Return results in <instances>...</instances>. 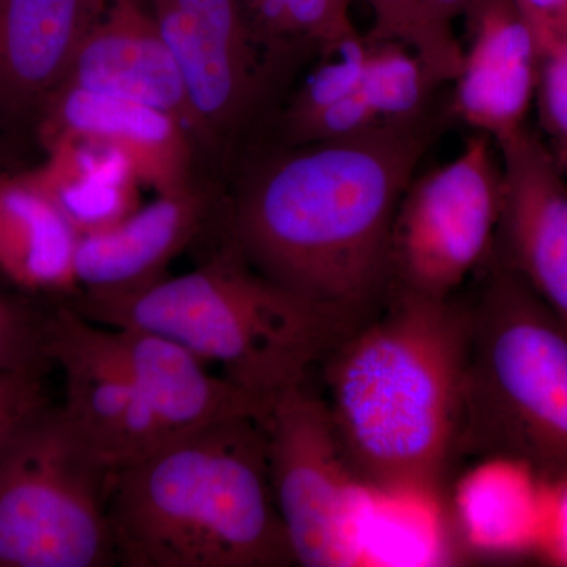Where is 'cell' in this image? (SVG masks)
Instances as JSON below:
<instances>
[{
    "label": "cell",
    "instance_id": "cell-28",
    "mask_svg": "<svg viewBox=\"0 0 567 567\" xmlns=\"http://www.w3.org/2000/svg\"><path fill=\"white\" fill-rule=\"evenodd\" d=\"M241 6L245 7V10H248L249 7H252L254 3L259 2V0H240Z\"/></svg>",
    "mask_w": 567,
    "mask_h": 567
},
{
    "label": "cell",
    "instance_id": "cell-21",
    "mask_svg": "<svg viewBox=\"0 0 567 567\" xmlns=\"http://www.w3.org/2000/svg\"><path fill=\"white\" fill-rule=\"evenodd\" d=\"M52 301L0 289V375L43 377L50 371Z\"/></svg>",
    "mask_w": 567,
    "mask_h": 567
},
{
    "label": "cell",
    "instance_id": "cell-17",
    "mask_svg": "<svg viewBox=\"0 0 567 567\" xmlns=\"http://www.w3.org/2000/svg\"><path fill=\"white\" fill-rule=\"evenodd\" d=\"M107 328L167 439L237 417L264 420L274 404L213 375L204 360L173 339Z\"/></svg>",
    "mask_w": 567,
    "mask_h": 567
},
{
    "label": "cell",
    "instance_id": "cell-15",
    "mask_svg": "<svg viewBox=\"0 0 567 567\" xmlns=\"http://www.w3.org/2000/svg\"><path fill=\"white\" fill-rule=\"evenodd\" d=\"M63 84L158 107L193 134L181 71L147 0H87Z\"/></svg>",
    "mask_w": 567,
    "mask_h": 567
},
{
    "label": "cell",
    "instance_id": "cell-26",
    "mask_svg": "<svg viewBox=\"0 0 567 567\" xmlns=\"http://www.w3.org/2000/svg\"><path fill=\"white\" fill-rule=\"evenodd\" d=\"M529 20L567 35V0H517Z\"/></svg>",
    "mask_w": 567,
    "mask_h": 567
},
{
    "label": "cell",
    "instance_id": "cell-9",
    "mask_svg": "<svg viewBox=\"0 0 567 567\" xmlns=\"http://www.w3.org/2000/svg\"><path fill=\"white\" fill-rule=\"evenodd\" d=\"M495 148L475 133L456 158L410 182L394 219L393 289L454 297L492 256L502 213Z\"/></svg>",
    "mask_w": 567,
    "mask_h": 567
},
{
    "label": "cell",
    "instance_id": "cell-4",
    "mask_svg": "<svg viewBox=\"0 0 567 567\" xmlns=\"http://www.w3.org/2000/svg\"><path fill=\"white\" fill-rule=\"evenodd\" d=\"M69 303L92 322L152 331L265 401L303 385L331 347L349 334L336 320L267 281L221 240L210 259L134 292Z\"/></svg>",
    "mask_w": 567,
    "mask_h": 567
},
{
    "label": "cell",
    "instance_id": "cell-3",
    "mask_svg": "<svg viewBox=\"0 0 567 567\" xmlns=\"http://www.w3.org/2000/svg\"><path fill=\"white\" fill-rule=\"evenodd\" d=\"M260 421L237 417L171 436L115 470L107 506L115 565H297Z\"/></svg>",
    "mask_w": 567,
    "mask_h": 567
},
{
    "label": "cell",
    "instance_id": "cell-27",
    "mask_svg": "<svg viewBox=\"0 0 567 567\" xmlns=\"http://www.w3.org/2000/svg\"><path fill=\"white\" fill-rule=\"evenodd\" d=\"M18 155H21L20 147L0 134V173L9 169H22Z\"/></svg>",
    "mask_w": 567,
    "mask_h": 567
},
{
    "label": "cell",
    "instance_id": "cell-13",
    "mask_svg": "<svg viewBox=\"0 0 567 567\" xmlns=\"http://www.w3.org/2000/svg\"><path fill=\"white\" fill-rule=\"evenodd\" d=\"M464 17L468 41L447 111L496 144L527 126L535 106V31L517 0H473Z\"/></svg>",
    "mask_w": 567,
    "mask_h": 567
},
{
    "label": "cell",
    "instance_id": "cell-19",
    "mask_svg": "<svg viewBox=\"0 0 567 567\" xmlns=\"http://www.w3.org/2000/svg\"><path fill=\"white\" fill-rule=\"evenodd\" d=\"M43 152L44 162L28 173L80 237L102 233L141 207L144 185L132 159L117 148L69 137Z\"/></svg>",
    "mask_w": 567,
    "mask_h": 567
},
{
    "label": "cell",
    "instance_id": "cell-5",
    "mask_svg": "<svg viewBox=\"0 0 567 567\" xmlns=\"http://www.w3.org/2000/svg\"><path fill=\"white\" fill-rule=\"evenodd\" d=\"M472 305L456 450L567 481V323L495 257Z\"/></svg>",
    "mask_w": 567,
    "mask_h": 567
},
{
    "label": "cell",
    "instance_id": "cell-24",
    "mask_svg": "<svg viewBox=\"0 0 567 567\" xmlns=\"http://www.w3.org/2000/svg\"><path fill=\"white\" fill-rule=\"evenodd\" d=\"M473 0H423L424 22L434 47L436 66L443 84L456 80L462 65V44L454 35L453 22L464 17Z\"/></svg>",
    "mask_w": 567,
    "mask_h": 567
},
{
    "label": "cell",
    "instance_id": "cell-11",
    "mask_svg": "<svg viewBox=\"0 0 567 567\" xmlns=\"http://www.w3.org/2000/svg\"><path fill=\"white\" fill-rule=\"evenodd\" d=\"M495 145L502 213L494 254L567 323V175L529 125Z\"/></svg>",
    "mask_w": 567,
    "mask_h": 567
},
{
    "label": "cell",
    "instance_id": "cell-22",
    "mask_svg": "<svg viewBox=\"0 0 567 567\" xmlns=\"http://www.w3.org/2000/svg\"><path fill=\"white\" fill-rule=\"evenodd\" d=\"M528 21L537 43L535 107L539 133L567 175V35Z\"/></svg>",
    "mask_w": 567,
    "mask_h": 567
},
{
    "label": "cell",
    "instance_id": "cell-20",
    "mask_svg": "<svg viewBox=\"0 0 567 567\" xmlns=\"http://www.w3.org/2000/svg\"><path fill=\"white\" fill-rule=\"evenodd\" d=\"M439 87L415 52L395 41L377 40L371 66L350 95L270 144H308L416 121L432 111Z\"/></svg>",
    "mask_w": 567,
    "mask_h": 567
},
{
    "label": "cell",
    "instance_id": "cell-25",
    "mask_svg": "<svg viewBox=\"0 0 567 567\" xmlns=\"http://www.w3.org/2000/svg\"><path fill=\"white\" fill-rule=\"evenodd\" d=\"M47 402L43 377L0 375V445L25 416Z\"/></svg>",
    "mask_w": 567,
    "mask_h": 567
},
{
    "label": "cell",
    "instance_id": "cell-23",
    "mask_svg": "<svg viewBox=\"0 0 567 567\" xmlns=\"http://www.w3.org/2000/svg\"><path fill=\"white\" fill-rule=\"evenodd\" d=\"M372 11L371 39L395 41L415 52L440 85L435 51L424 22L423 0H365Z\"/></svg>",
    "mask_w": 567,
    "mask_h": 567
},
{
    "label": "cell",
    "instance_id": "cell-2",
    "mask_svg": "<svg viewBox=\"0 0 567 567\" xmlns=\"http://www.w3.org/2000/svg\"><path fill=\"white\" fill-rule=\"evenodd\" d=\"M472 305L391 290L319 364L339 442L364 487L431 492L456 451Z\"/></svg>",
    "mask_w": 567,
    "mask_h": 567
},
{
    "label": "cell",
    "instance_id": "cell-18",
    "mask_svg": "<svg viewBox=\"0 0 567 567\" xmlns=\"http://www.w3.org/2000/svg\"><path fill=\"white\" fill-rule=\"evenodd\" d=\"M78 244L80 234L28 169L0 173V276L11 289L47 301L76 297Z\"/></svg>",
    "mask_w": 567,
    "mask_h": 567
},
{
    "label": "cell",
    "instance_id": "cell-14",
    "mask_svg": "<svg viewBox=\"0 0 567 567\" xmlns=\"http://www.w3.org/2000/svg\"><path fill=\"white\" fill-rule=\"evenodd\" d=\"M69 137L125 153L142 185L156 194L178 192L199 178L200 153L188 126L145 103L63 84L41 112L33 142L44 151Z\"/></svg>",
    "mask_w": 567,
    "mask_h": 567
},
{
    "label": "cell",
    "instance_id": "cell-8",
    "mask_svg": "<svg viewBox=\"0 0 567 567\" xmlns=\"http://www.w3.org/2000/svg\"><path fill=\"white\" fill-rule=\"evenodd\" d=\"M262 423L276 505L295 563L347 567L363 557L360 492L322 393L311 383L279 394Z\"/></svg>",
    "mask_w": 567,
    "mask_h": 567
},
{
    "label": "cell",
    "instance_id": "cell-12",
    "mask_svg": "<svg viewBox=\"0 0 567 567\" xmlns=\"http://www.w3.org/2000/svg\"><path fill=\"white\" fill-rule=\"evenodd\" d=\"M223 197L197 178L178 192L156 194L102 233L82 235L74 259L80 293L112 297L159 281L175 257L221 219Z\"/></svg>",
    "mask_w": 567,
    "mask_h": 567
},
{
    "label": "cell",
    "instance_id": "cell-1",
    "mask_svg": "<svg viewBox=\"0 0 567 567\" xmlns=\"http://www.w3.org/2000/svg\"><path fill=\"white\" fill-rule=\"evenodd\" d=\"M450 117L252 151L224 196L221 240L352 333L393 290L395 213Z\"/></svg>",
    "mask_w": 567,
    "mask_h": 567
},
{
    "label": "cell",
    "instance_id": "cell-7",
    "mask_svg": "<svg viewBox=\"0 0 567 567\" xmlns=\"http://www.w3.org/2000/svg\"><path fill=\"white\" fill-rule=\"evenodd\" d=\"M181 71L193 136L208 159H235L264 117L293 52L256 32L240 0H147Z\"/></svg>",
    "mask_w": 567,
    "mask_h": 567
},
{
    "label": "cell",
    "instance_id": "cell-16",
    "mask_svg": "<svg viewBox=\"0 0 567 567\" xmlns=\"http://www.w3.org/2000/svg\"><path fill=\"white\" fill-rule=\"evenodd\" d=\"M87 0H0V134L21 147L58 92Z\"/></svg>",
    "mask_w": 567,
    "mask_h": 567
},
{
    "label": "cell",
    "instance_id": "cell-6",
    "mask_svg": "<svg viewBox=\"0 0 567 567\" xmlns=\"http://www.w3.org/2000/svg\"><path fill=\"white\" fill-rule=\"evenodd\" d=\"M114 473L61 406L33 410L0 445V567L114 566Z\"/></svg>",
    "mask_w": 567,
    "mask_h": 567
},
{
    "label": "cell",
    "instance_id": "cell-10",
    "mask_svg": "<svg viewBox=\"0 0 567 567\" xmlns=\"http://www.w3.org/2000/svg\"><path fill=\"white\" fill-rule=\"evenodd\" d=\"M50 353L65 377L63 415L107 464L121 468L167 439L110 328L52 301Z\"/></svg>",
    "mask_w": 567,
    "mask_h": 567
}]
</instances>
